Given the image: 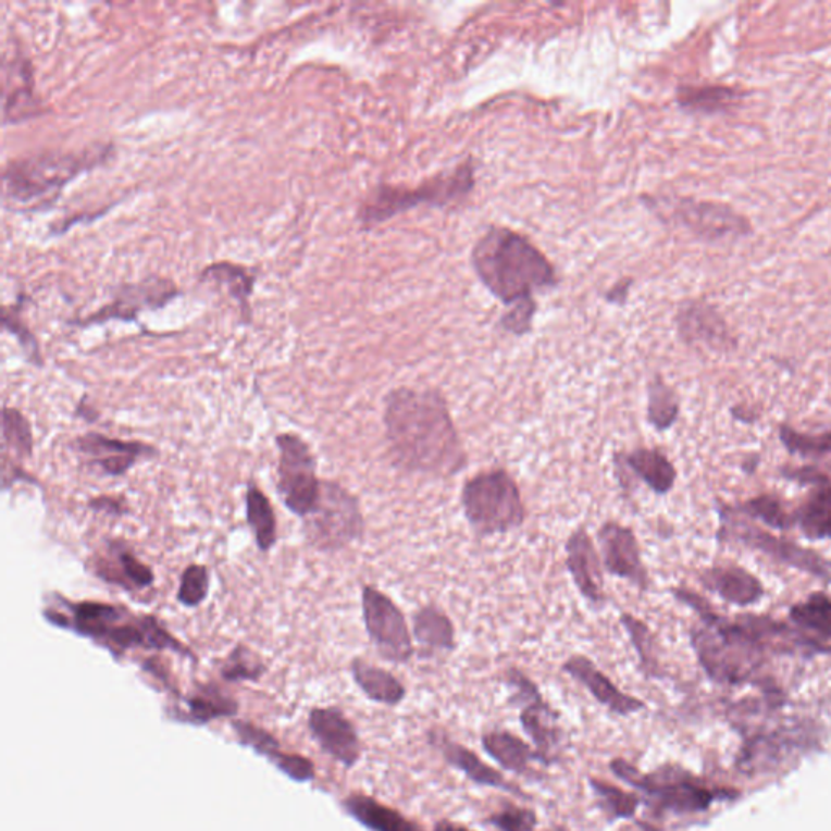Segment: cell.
I'll return each mask as SVG.
<instances>
[{
  "label": "cell",
  "instance_id": "1",
  "mask_svg": "<svg viewBox=\"0 0 831 831\" xmlns=\"http://www.w3.org/2000/svg\"><path fill=\"white\" fill-rule=\"evenodd\" d=\"M384 427L388 455L400 470L454 476L467 464L447 400L437 390L398 387L388 392Z\"/></svg>",
  "mask_w": 831,
  "mask_h": 831
},
{
  "label": "cell",
  "instance_id": "2",
  "mask_svg": "<svg viewBox=\"0 0 831 831\" xmlns=\"http://www.w3.org/2000/svg\"><path fill=\"white\" fill-rule=\"evenodd\" d=\"M58 608L42 611L46 621L59 629L77 633L108 649L114 658H122L131 649L173 652L194 659V653L177 640L164 623L151 615H137L121 605L100 601H69L55 595Z\"/></svg>",
  "mask_w": 831,
  "mask_h": 831
},
{
  "label": "cell",
  "instance_id": "3",
  "mask_svg": "<svg viewBox=\"0 0 831 831\" xmlns=\"http://www.w3.org/2000/svg\"><path fill=\"white\" fill-rule=\"evenodd\" d=\"M474 272L487 292L507 308L534 301V295L557 285V273L546 256L523 234L493 226L471 252Z\"/></svg>",
  "mask_w": 831,
  "mask_h": 831
},
{
  "label": "cell",
  "instance_id": "4",
  "mask_svg": "<svg viewBox=\"0 0 831 831\" xmlns=\"http://www.w3.org/2000/svg\"><path fill=\"white\" fill-rule=\"evenodd\" d=\"M114 151L112 144H98L80 151H41L12 160L3 168V199L12 210L52 207L72 181L103 166Z\"/></svg>",
  "mask_w": 831,
  "mask_h": 831
},
{
  "label": "cell",
  "instance_id": "5",
  "mask_svg": "<svg viewBox=\"0 0 831 831\" xmlns=\"http://www.w3.org/2000/svg\"><path fill=\"white\" fill-rule=\"evenodd\" d=\"M474 176L476 170L470 158L454 170L444 171L411 189L379 184L359 206V224L364 230H371L418 206L448 207L461 202L473 190Z\"/></svg>",
  "mask_w": 831,
  "mask_h": 831
},
{
  "label": "cell",
  "instance_id": "6",
  "mask_svg": "<svg viewBox=\"0 0 831 831\" xmlns=\"http://www.w3.org/2000/svg\"><path fill=\"white\" fill-rule=\"evenodd\" d=\"M464 519L477 536H494L519 530L526 507L519 484L506 470L483 471L464 483L461 491Z\"/></svg>",
  "mask_w": 831,
  "mask_h": 831
},
{
  "label": "cell",
  "instance_id": "7",
  "mask_svg": "<svg viewBox=\"0 0 831 831\" xmlns=\"http://www.w3.org/2000/svg\"><path fill=\"white\" fill-rule=\"evenodd\" d=\"M306 543L319 553H338L361 539L364 516L358 497L335 481H323L319 503L302 519Z\"/></svg>",
  "mask_w": 831,
  "mask_h": 831
},
{
  "label": "cell",
  "instance_id": "8",
  "mask_svg": "<svg viewBox=\"0 0 831 831\" xmlns=\"http://www.w3.org/2000/svg\"><path fill=\"white\" fill-rule=\"evenodd\" d=\"M645 202L661 220L685 227L704 243L739 240L754 233L751 220L727 203L692 197H661Z\"/></svg>",
  "mask_w": 831,
  "mask_h": 831
},
{
  "label": "cell",
  "instance_id": "9",
  "mask_svg": "<svg viewBox=\"0 0 831 831\" xmlns=\"http://www.w3.org/2000/svg\"><path fill=\"white\" fill-rule=\"evenodd\" d=\"M278 448L276 491L283 506L296 517H308L319 503L322 480L317 476L312 448L301 435L282 432L275 438Z\"/></svg>",
  "mask_w": 831,
  "mask_h": 831
},
{
  "label": "cell",
  "instance_id": "10",
  "mask_svg": "<svg viewBox=\"0 0 831 831\" xmlns=\"http://www.w3.org/2000/svg\"><path fill=\"white\" fill-rule=\"evenodd\" d=\"M361 603L365 632L382 658L407 665L413 658L414 645L404 611L390 596L372 585L362 586Z\"/></svg>",
  "mask_w": 831,
  "mask_h": 831
},
{
  "label": "cell",
  "instance_id": "11",
  "mask_svg": "<svg viewBox=\"0 0 831 831\" xmlns=\"http://www.w3.org/2000/svg\"><path fill=\"white\" fill-rule=\"evenodd\" d=\"M177 296H181V289L173 280L150 275L140 282L119 285L108 305L101 306L85 319L72 320L71 325H101L109 320L135 322L141 312L166 308Z\"/></svg>",
  "mask_w": 831,
  "mask_h": 831
},
{
  "label": "cell",
  "instance_id": "12",
  "mask_svg": "<svg viewBox=\"0 0 831 831\" xmlns=\"http://www.w3.org/2000/svg\"><path fill=\"white\" fill-rule=\"evenodd\" d=\"M724 530H727V536L732 537V539L739 541L752 549L761 550V553L768 554L773 559L787 563L801 572L809 573V575L831 583V562L817 554L816 550L806 549L799 544L773 536L768 531L752 526L745 521L729 520L728 524H724Z\"/></svg>",
  "mask_w": 831,
  "mask_h": 831
},
{
  "label": "cell",
  "instance_id": "13",
  "mask_svg": "<svg viewBox=\"0 0 831 831\" xmlns=\"http://www.w3.org/2000/svg\"><path fill=\"white\" fill-rule=\"evenodd\" d=\"M598 541L603 569L632 583L640 592H646L649 586L648 570L643 563L638 539L632 528L608 521L599 528Z\"/></svg>",
  "mask_w": 831,
  "mask_h": 831
},
{
  "label": "cell",
  "instance_id": "14",
  "mask_svg": "<svg viewBox=\"0 0 831 831\" xmlns=\"http://www.w3.org/2000/svg\"><path fill=\"white\" fill-rule=\"evenodd\" d=\"M74 450L87 458L91 467L98 468L106 476H124L138 460H153L157 447L140 441L111 438L98 432H88L72 442Z\"/></svg>",
  "mask_w": 831,
  "mask_h": 831
},
{
  "label": "cell",
  "instance_id": "15",
  "mask_svg": "<svg viewBox=\"0 0 831 831\" xmlns=\"http://www.w3.org/2000/svg\"><path fill=\"white\" fill-rule=\"evenodd\" d=\"M679 336L687 345L704 346L710 351L727 352L735 348L734 335L727 319L715 306L704 299H689L675 313Z\"/></svg>",
  "mask_w": 831,
  "mask_h": 831
},
{
  "label": "cell",
  "instance_id": "16",
  "mask_svg": "<svg viewBox=\"0 0 831 831\" xmlns=\"http://www.w3.org/2000/svg\"><path fill=\"white\" fill-rule=\"evenodd\" d=\"M88 566L95 576L128 593L151 588L157 580L153 570L121 539H109L103 553L95 554Z\"/></svg>",
  "mask_w": 831,
  "mask_h": 831
},
{
  "label": "cell",
  "instance_id": "17",
  "mask_svg": "<svg viewBox=\"0 0 831 831\" xmlns=\"http://www.w3.org/2000/svg\"><path fill=\"white\" fill-rule=\"evenodd\" d=\"M308 727L319 747L345 768L358 764L362 754L361 739L355 724L339 708H313Z\"/></svg>",
  "mask_w": 831,
  "mask_h": 831
},
{
  "label": "cell",
  "instance_id": "18",
  "mask_svg": "<svg viewBox=\"0 0 831 831\" xmlns=\"http://www.w3.org/2000/svg\"><path fill=\"white\" fill-rule=\"evenodd\" d=\"M566 566L580 595L595 606L606 605L603 562L585 528H576L566 543Z\"/></svg>",
  "mask_w": 831,
  "mask_h": 831
},
{
  "label": "cell",
  "instance_id": "19",
  "mask_svg": "<svg viewBox=\"0 0 831 831\" xmlns=\"http://www.w3.org/2000/svg\"><path fill=\"white\" fill-rule=\"evenodd\" d=\"M3 124H18L41 114V100L35 94L29 59L16 52L12 61L3 55Z\"/></svg>",
  "mask_w": 831,
  "mask_h": 831
},
{
  "label": "cell",
  "instance_id": "20",
  "mask_svg": "<svg viewBox=\"0 0 831 831\" xmlns=\"http://www.w3.org/2000/svg\"><path fill=\"white\" fill-rule=\"evenodd\" d=\"M615 467L622 489H629V484L636 477L658 496L671 493L678 477L674 464L658 448H636L616 454Z\"/></svg>",
  "mask_w": 831,
  "mask_h": 831
},
{
  "label": "cell",
  "instance_id": "21",
  "mask_svg": "<svg viewBox=\"0 0 831 831\" xmlns=\"http://www.w3.org/2000/svg\"><path fill=\"white\" fill-rule=\"evenodd\" d=\"M562 671L567 672L573 681L586 689L593 695L596 702L603 707L608 708L611 714L618 717H630V715L642 711L645 708L640 698L622 692L592 659L583 655H575L563 662Z\"/></svg>",
  "mask_w": 831,
  "mask_h": 831
},
{
  "label": "cell",
  "instance_id": "22",
  "mask_svg": "<svg viewBox=\"0 0 831 831\" xmlns=\"http://www.w3.org/2000/svg\"><path fill=\"white\" fill-rule=\"evenodd\" d=\"M431 742L437 745L445 761L451 765V767L457 768L458 771H461L468 780L480 784V786L507 791V793L513 794V796L526 799L528 796L521 791V787L510 783L499 770L486 764L476 752L470 751V748L457 744V742L450 741V739L438 737V734H432Z\"/></svg>",
  "mask_w": 831,
  "mask_h": 831
},
{
  "label": "cell",
  "instance_id": "23",
  "mask_svg": "<svg viewBox=\"0 0 831 831\" xmlns=\"http://www.w3.org/2000/svg\"><path fill=\"white\" fill-rule=\"evenodd\" d=\"M520 724L546 764H553L563 741L560 715L541 697L520 707Z\"/></svg>",
  "mask_w": 831,
  "mask_h": 831
},
{
  "label": "cell",
  "instance_id": "24",
  "mask_svg": "<svg viewBox=\"0 0 831 831\" xmlns=\"http://www.w3.org/2000/svg\"><path fill=\"white\" fill-rule=\"evenodd\" d=\"M239 710V705L234 698L223 694L214 684L199 685L196 692L184 697L176 707L170 708L168 715L177 723L202 724L220 720V718L234 717Z\"/></svg>",
  "mask_w": 831,
  "mask_h": 831
},
{
  "label": "cell",
  "instance_id": "25",
  "mask_svg": "<svg viewBox=\"0 0 831 831\" xmlns=\"http://www.w3.org/2000/svg\"><path fill=\"white\" fill-rule=\"evenodd\" d=\"M751 97V91L731 85H681L675 90V103L689 114H727Z\"/></svg>",
  "mask_w": 831,
  "mask_h": 831
},
{
  "label": "cell",
  "instance_id": "26",
  "mask_svg": "<svg viewBox=\"0 0 831 831\" xmlns=\"http://www.w3.org/2000/svg\"><path fill=\"white\" fill-rule=\"evenodd\" d=\"M481 745H483L484 752L504 770L519 774V777L533 774L534 764L549 767L543 755L533 745L526 744V742L521 741L519 735L504 731V729L484 732L483 737H481Z\"/></svg>",
  "mask_w": 831,
  "mask_h": 831
},
{
  "label": "cell",
  "instance_id": "27",
  "mask_svg": "<svg viewBox=\"0 0 831 831\" xmlns=\"http://www.w3.org/2000/svg\"><path fill=\"white\" fill-rule=\"evenodd\" d=\"M199 280L202 283H208V285L226 289L230 298L236 302L244 322H252V305H250V299H252L253 288H256V272L247 269V266L239 265V263L221 260V262H213L207 265L200 272Z\"/></svg>",
  "mask_w": 831,
  "mask_h": 831
},
{
  "label": "cell",
  "instance_id": "28",
  "mask_svg": "<svg viewBox=\"0 0 831 831\" xmlns=\"http://www.w3.org/2000/svg\"><path fill=\"white\" fill-rule=\"evenodd\" d=\"M700 580L705 588L735 606L755 605L765 595L757 576L741 567H715L707 570Z\"/></svg>",
  "mask_w": 831,
  "mask_h": 831
},
{
  "label": "cell",
  "instance_id": "29",
  "mask_svg": "<svg viewBox=\"0 0 831 831\" xmlns=\"http://www.w3.org/2000/svg\"><path fill=\"white\" fill-rule=\"evenodd\" d=\"M346 813L371 831H424L398 810L364 794H351L343 801Z\"/></svg>",
  "mask_w": 831,
  "mask_h": 831
},
{
  "label": "cell",
  "instance_id": "30",
  "mask_svg": "<svg viewBox=\"0 0 831 831\" xmlns=\"http://www.w3.org/2000/svg\"><path fill=\"white\" fill-rule=\"evenodd\" d=\"M351 674L362 694L375 704L397 707L407 698V687L400 679L364 659L356 658L351 662Z\"/></svg>",
  "mask_w": 831,
  "mask_h": 831
},
{
  "label": "cell",
  "instance_id": "31",
  "mask_svg": "<svg viewBox=\"0 0 831 831\" xmlns=\"http://www.w3.org/2000/svg\"><path fill=\"white\" fill-rule=\"evenodd\" d=\"M413 635L425 655L451 652L457 646L454 622L437 606H424L414 612Z\"/></svg>",
  "mask_w": 831,
  "mask_h": 831
},
{
  "label": "cell",
  "instance_id": "32",
  "mask_svg": "<svg viewBox=\"0 0 831 831\" xmlns=\"http://www.w3.org/2000/svg\"><path fill=\"white\" fill-rule=\"evenodd\" d=\"M246 520L256 539L257 549L269 554L278 539V521L272 503L256 483L247 484Z\"/></svg>",
  "mask_w": 831,
  "mask_h": 831
},
{
  "label": "cell",
  "instance_id": "33",
  "mask_svg": "<svg viewBox=\"0 0 831 831\" xmlns=\"http://www.w3.org/2000/svg\"><path fill=\"white\" fill-rule=\"evenodd\" d=\"M794 520L810 539H831V487L820 486Z\"/></svg>",
  "mask_w": 831,
  "mask_h": 831
},
{
  "label": "cell",
  "instance_id": "34",
  "mask_svg": "<svg viewBox=\"0 0 831 831\" xmlns=\"http://www.w3.org/2000/svg\"><path fill=\"white\" fill-rule=\"evenodd\" d=\"M35 438L28 418L12 407L2 410V455H12L16 460L33 457Z\"/></svg>",
  "mask_w": 831,
  "mask_h": 831
},
{
  "label": "cell",
  "instance_id": "35",
  "mask_svg": "<svg viewBox=\"0 0 831 831\" xmlns=\"http://www.w3.org/2000/svg\"><path fill=\"white\" fill-rule=\"evenodd\" d=\"M588 784L606 819L629 820L635 817L640 807V799L635 794L627 793L622 787L598 778H590Z\"/></svg>",
  "mask_w": 831,
  "mask_h": 831
},
{
  "label": "cell",
  "instance_id": "36",
  "mask_svg": "<svg viewBox=\"0 0 831 831\" xmlns=\"http://www.w3.org/2000/svg\"><path fill=\"white\" fill-rule=\"evenodd\" d=\"M679 405L675 392L662 381L659 375L653 377L648 384V407H646V419L656 431H668L678 421Z\"/></svg>",
  "mask_w": 831,
  "mask_h": 831
},
{
  "label": "cell",
  "instance_id": "37",
  "mask_svg": "<svg viewBox=\"0 0 831 831\" xmlns=\"http://www.w3.org/2000/svg\"><path fill=\"white\" fill-rule=\"evenodd\" d=\"M221 678L227 682H256L266 672L265 662L246 645H237L221 665Z\"/></svg>",
  "mask_w": 831,
  "mask_h": 831
},
{
  "label": "cell",
  "instance_id": "38",
  "mask_svg": "<svg viewBox=\"0 0 831 831\" xmlns=\"http://www.w3.org/2000/svg\"><path fill=\"white\" fill-rule=\"evenodd\" d=\"M791 621L806 630L831 636V598L823 593L809 596L807 601L794 606L790 611Z\"/></svg>",
  "mask_w": 831,
  "mask_h": 831
},
{
  "label": "cell",
  "instance_id": "39",
  "mask_svg": "<svg viewBox=\"0 0 831 831\" xmlns=\"http://www.w3.org/2000/svg\"><path fill=\"white\" fill-rule=\"evenodd\" d=\"M621 623L625 632L629 633L630 642L635 648L640 658L643 671L646 674H656L658 671V658H656V642L649 627L645 622L636 619L635 616L623 612Z\"/></svg>",
  "mask_w": 831,
  "mask_h": 831
},
{
  "label": "cell",
  "instance_id": "40",
  "mask_svg": "<svg viewBox=\"0 0 831 831\" xmlns=\"http://www.w3.org/2000/svg\"><path fill=\"white\" fill-rule=\"evenodd\" d=\"M210 592V570L202 563H190L181 575L177 601L184 608H199Z\"/></svg>",
  "mask_w": 831,
  "mask_h": 831
},
{
  "label": "cell",
  "instance_id": "41",
  "mask_svg": "<svg viewBox=\"0 0 831 831\" xmlns=\"http://www.w3.org/2000/svg\"><path fill=\"white\" fill-rule=\"evenodd\" d=\"M3 328L9 330L16 342H18L20 348L25 352L26 359L32 362L36 368H42L45 361H42L41 349H39L38 339L33 335L32 330L23 322L22 315H20V309L16 306L12 308H3L2 313Z\"/></svg>",
  "mask_w": 831,
  "mask_h": 831
},
{
  "label": "cell",
  "instance_id": "42",
  "mask_svg": "<svg viewBox=\"0 0 831 831\" xmlns=\"http://www.w3.org/2000/svg\"><path fill=\"white\" fill-rule=\"evenodd\" d=\"M741 509L744 510L747 516L764 521L765 524H768V526L771 528H777V530H786L791 524L796 523L794 517H791L790 513L784 510L783 504L771 496L755 497V499L744 504Z\"/></svg>",
  "mask_w": 831,
  "mask_h": 831
},
{
  "label": "cell",
  "instance_id": "43",
  "mask_svg": "<svg viewBox=\"0 0 831 831\" xmlns=\"http://www.w3.org/2000/svg\"><path fill=\"white\" fill-rule=\"evenodd\" d=\"M233 728L240 744L253 748L257 754L263 755L270 761L282 752L280 742L270 732H266L265 729L257 728L256 724L249 723V721H236V723H233Z\"/></svg>",
  "mask_w": 831,
  "mask_h": 831
},
{
  "label": "cell",
  "instance_id": "44",
  "mask_svg": "<svg viewBox=\"0 0 831 831\" xmlns=\"http://www.w3.org/2000/svg\"><path fill=\"white\" fill-rule=\"evenodd\" d=\"M780 435L783 444L793 454L817 457V455H826L831 451V431L822 435L801 434V432L783 425Z\"/></svg>",
  "mask_w": 831,
  "mask_h": 831
},
{
  "label": "cell",
  "instance_id": "45",
  "mask_svg": "<svg viewBox=\"0 0 831 831\" xmlns=\"http://www.w3.org/2000/svg\"><path fill=\"white\" fill-rule=\"evenodd\" d=\"M487 823L499 831H534L537 827V816L526 807L507 806L493 814Z\"/></svg>",
  "mask_w": 831,
  "mask_h": 831
},
{
  "label": "cell",
  "instance_id": "46",
  "mask_svg": "<svg viewBox=\"0 0 831 831\" xmlns=\"http://www.w3.org/2000/svg\"><path fill=\"white\" fill-rule=\"evenodd\" d=\"M536 302H523V305L512 306L509 312L504 313L500 319V328L513 335L521 336L530 332L533 323L534 313H536Z\"/></svg>",
  "mask_w": 831,
  "mask_h": 831
},
{
  "label": "cell",
  "instance_id": "47",
  "mask_svg": "<svg viewBox=\"0 0 831 831\" xmlns=\"http://www.w3.org/2000/svg\"><path fill=\"white\" fill-rule=\"evenodd\" d=\"M273 765L282 773L288 774L292 780L301 781V783H308V781H312L313 777H315V768H313L312 761L301 757V755L282 752L278 758L273 761Z\"/></svg>",
  "mask_w": 831,
  "mask_h": 831
},
{
  "label": "cell",
  "instance_id": "48",
  "mask_svg": "<svg viewBox=\"0 0 831 831\" xmlns=\"http://www.w3.org/2000/svg\"><path fill=\"white\" fill-rule=\"evenodd\" d=\"M88 509L95 510V512L106 513V516L125 517L128 516V506L125 503L124 497H111L101 496L90 499L88 503Z\"/></svg>",
  "mask_w": 831,
  "mask_h": 831
},
{
  "label": "cell",
  "instance_id": "49",
  "mask_svg": "<svg viewBox=\"0 0 831 831\" xmlns=\"http://www.w3.org/2000/svg\"><path fill=\"white\" fill-rule=\"evenodd\" d=\"M630 285H632V280H623L615 288L609 289L608 295H606V301L615 302V305L625 302L627 298H629Z\"/></svg>",
  "mask_w": 831,
  "mask_h": 831
},
{
  "label": "cell",
  "instance_id": "50",
  "mask_svg": "<svg viewBox=\"0 0 831 831\" xmlns=\"http://www.w3.org/2000/svg\"><path fill=\"white\" fill-rule=\"evenodd\" d=\"M434 831H473L470 829H467L464 826H458V823L448 822V820H441V822L435 826Z\"/></svg>",
  "mask_w": 831,
  "mask_h": 831
}]
</instances>
